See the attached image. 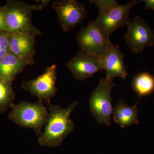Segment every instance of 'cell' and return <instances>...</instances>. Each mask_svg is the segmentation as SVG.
<instances>
[{"label":"cell","instance_id":"10","mask_svg":"<svg viewBox=\"0 0 154 154\" xmlns=\"http://www.w3.org/2000/svg\"><path fill=\"white\" fill-rule=\"evenodd\" d=\"M66 66L73 77L79 81L89 79L103 70L102 57L90 54L82 49L68 62Z\"/></svg>","mask_w":154,"mask_h":154},{"label":"cell","instance_id":"8","mask_svg":"<svg viewBox=\"0 0 154 154\" xmlns=\"http://www.w3.org/2000/svg\"><path fill=\"white\" fill-rule=\"evenodd\" d=\"M76 38L81 49L100 57L107 52L110 42V38L107 37L93 21L88 23L85 28L82 26L76 33Z\"/></svg>","mask_w":154,"mask_h":154},{"label":"cell","instance_id":"17","mask_svg":"<svg viewBox=\"0 0 154 154\" xmlns=\"http://www.w3.org/2000/svg\"><path fill=\"white\" fill-rule=\"evenodd\" d=\"M11 33L0 32V51L9 50Z\"/></svg>","mask_w":154,"mask_h":154},{"label":"cell","instance_id":"14","mask_svg":"<svg viewBox=\"0 0 154 154\" xmlns=\"http://www.w3.org/2000/svg\"><path fill=\"white\" fill-rule=\"evenodd\" d=\"M28 65L27 63L10 53L0 60V79L13 82L16 76Z\"/></svg>","mask_w":154,"mask_h":154},{"label":"cell","instance_id":"12","mask_svg":"<svg viewBox=\"0 0 154 154\" xmlns=\"http://www.w3.org/2000/svg\"><path fill=\"white\" fill-rule=\"evenodd\" d=\"M35 37L18 33H11L10 39V52L28 64L34 63Z\"/></svg>","mask_w":154,"mask_h":154},{"label":"cell","instance_id":"15","mask_svg":"<svg viewBox=\"0 0 154 154\" xmlns=\"http://www.w3.org/2000/svg\"><path fill=\"white\" fill-rule=\"evenodd\" d=\"M132 85L140 98L148 96L154 91V77L148 72L141 73L134 77Z\"/></svg>","mask_w":154,"mask_h":154},{"label":"cell","instance_id":"16","mask_svg":"<svg viewBox=\"0 0 154 154\" xmlns=\"http://www.w3.org/2000/svg\"><path fill=\"white\" fill-rule=\"evenodd\" d=\"M13 82L0 79V114H3L12 108L16 99V93Z\"/></svg>","mask_w":154,"mask_h":154},{"label":"cell","instance_id":"5","mask_svg":"<svg viewBox=\"0 0 154 154\" xmlns=\"http://www.w3.org/2000/svg\"><path fill=\"white\" fill-rule=\"evenodd\" d=\"M115 86L113 80L105 76L100 80L91 94L89 100L90 111L99 124L108 126L111 124L113 109L111 93Z\"/></svg>","mask_w":154,"mask_h":154},{"label":"cell","instance_id":"13","mask_svg":"<svg viewBox=\"0 0 154 154\" xmlns=\"http://www.w3.org/2000/svg\"><path fill=\"white\" fill-rule=\"evenodd\" d=\"M138 113L137 104L133 106H128L122 99L116 102L112 112L114 122L122 128L137 123Z\"/></svg>","mask_w":154,"mask_h":154},{"label":"cell","instance_id":"7","mask_svg":"<svg viewBox=\"0 0 154 154\" xmlns=\"http://www.w3.org/2000/svg\"><path fill=\"white\" fill-rule=\"evenodd\" d=\"M52 7L61 28L66 32L81 25L88 14L84 4L76 0H57L53 3Z\"/></svg>","mask_w":154,"mask_h":154},{"label":"cell","instance_id":"2","mask_svg":"<svg viewBox=\"0 0 154 154\" xmlns=\"http://www.w3.org/2000/svg\"><path fill=\"white\" fill-rule=\"evenodd\" d=\"M35 5H28L22 1H8L3 6L6 32L25 34L36 37L41 34L31 20L33 11L41 10L48 1H41Z\"/></svg>","mask_w":154,"mask_h":154},{"label":"cell","instance_id":"4","mask_svg":"<svg viewBox=\"0 0 154 154\" xmlns=\"http://www.w3.org/2000/svg\"><path fill=\"white\" fill-rule=\"evenodd\" d=\"M49 112L42 101L34 103L22 101L14 104L9 113V119L20 127L33 130L39 137L47 123Z\"/></svg>","mask_w":154,"mask_h":154},{"label":"cell","instance_id":"9","mask_svg":"<svg viewBox=\"0 0 154 154\" xmlns=\"http://www.w3.org/2000/svg\"><path fill=\"white\" fill-rule=\"evenodd\" d=\"M127 27L123 38L133 53L142 51L146 46H154V31L141 17H135Z\"/></svg>","mask_w":154,"mask_h":154},{"label":"cell","instance_id":"1","mask_svg":"<svg viewBox=\"0 0 154 154\" xmlns=\"http://www.w3.org/2000/svg\"><path fill=\"white\" fill-rule=\"evenodd\" d=\"M79 104L74 102L66 108L52 105L47 107L49 116L42 133L38 137L39 145L56 148L61 144L74 129L75 123L70 116Z\"/></svg>","mask_w":154,"mask_h":154},{"label":"cell","instance_id":"18","mask_svg":"<svg viewBox=\"0 0 154 154\" xmlns=\"http://www.w3.org/2000/svg\"><path fill=\"white\" fill-rule=\"evenodd\" d=\"M0 32H6L5 13L3 6L0 7Z\"/></svg>","mask_w":154,"mask_h":154},{"label":"cell","instance_id":"11","mask_svg":"<svg viewBox=\"0 0 154 154\" xmlns=\"http://www.w3.org/2000/svg\"><path fill=\"white\" fill-rule=\"evenodd\" d=\"M101 57L106 76L112 80L115 77L123 79L127 78L128 73L124 63V55L118 45L110 41L107 52Z\"/></svg>","mask_w":154,"mask_h":154},{"label":"cell","instance_id":"19","mask_svg":"<svg viewBox=\"0 0 154 154\" xmlns=\"http://www.w3.org/2000/svg\"><path fill=\"white\" fill-rule=\"evenodd\" d=\"M141 2L145 4L146 8L147 10H152L154 11V0H143Z\"/></svg>","mask_w":154,"mask_h":154},{"label":"cell","instance_id":"3","mask_svg":"<svg viewBox=\"0 0 154 154\" xmlns=\"http://www.w3.org/2000/svg\"><path fill=\"white\" fill-rule=\"evenodd\" d=\"M99 11V14L93 21L95 25L108 38L118 28L127 26L131 22V10L141 1L133 0L120 5L115 0H90Z\"/></svg>","mask_w":154,"mask_h":154},{"label":"cell","instance_id":"6","mask_svg":"<svg viewBox=\"0 0 154 154\" xmlns=\"http://www.w3.org/2000/svg\"><path fill=\"white\" fill-rule=\"evenodd\" d=\"M57 65L54 64L46 67L42 74L33 79L22 81L21 87L31 95L38 97L48 106L51 105V100L57 92Z\"/></svg>","mask_w":154,"mask_h":154}]
</instances>
